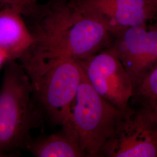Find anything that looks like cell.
<instances>
[{
    "mask_svg": "<svg viewBox=\"0 0 157 157\" xmlns=\"http://www.w3.org/2000/svg\"><path fill=\"white\" fill-rule=\"evenodd\" d=\"M32 34L33 44L19 59L28 74L57 59L84 60L113 41L106 19L78 0L52 10Z\"/></svg>",
    "mask_w": 157,
    "mask_h": 157,
    "instance_id": "cell-1",
    "label": "cell"
},
{
    "mask_svg": "<svg viewBox=\"0 0 157 157\" xmlns=\"http://www.w3.org/2000/svg\"><path fill=\"white\" fill-rule=\"evenodd\" d=\"M43 116L28 75L17 61H6L0 90V157L26 146Z\"/></svg>",
    "mask_w": 157,
    "mask_h": 157,
    "instance_id": "cell-2",
    "label": "cell"
},
{
    "mask_svg": "<svg viewBox=\"0 0 157 157\" xmlns=\"http://www.w3.org/2000/svg\"><path fill=\"white\" fill-rule=\"evenodd\" d=\"M122 111L99 95L83 72L68 119L86 157H100Z\"/></svg>",
    "mask_w": 157,
    "mask_h": 157,
    "instance_id": "cell-3",
    "label": "cell"
},
{
    "mask_svg": "<svg viewBox=\"0 0 157 157\" xmlns=\"http://www.w3.org/2000/svg\"><path fill=\"white\" fill-rule=\"evenodd\" d=\"M82 73L78 61L61 59L28 75L40 109L53 124L61 126L67 121Z\"/></svg>",
    "mask_w": 157,
    "mask_h": 157,
    "instance_id": "cell-4",
    "label": "cell"
},
{
    "mask_svg": "<svg viewBox=\"0 0 157 157\" xmlns=\"http://www.w3.org/2000/svg\"><path fill=\"white\" fill-rule=\"evenodd\" d=\"M100 157H157V124L151 109L124 110Z\"/></svg>",
    "mask_w": 157,
    "mask_h": 157,
    "instance_id": "cell-5",
    "label": "cell"
},
{
    "mask_svg": "<svg viewBox=\"0 0 157 157\" xmlns=\"http://www.w3.org/2000/svg\"><path fill=\"white\" fill-rule=\"evenodd\" d=\"M78 62L85 77L99 95L122 111L129 108L134 86L112 45Z\"/></svg>",
    "mask_w": 157,
    "mask_h": 157,
    "instance_id": "cell-6",
    "label": "cell"
},
{
    "mask_svg": "<svg viewBox=\"0 0 157 157\" xmlns=\"http://www.w3.org/2000/svg\"><path fill=\"white\" fill-rule=\"evenodd\" d=\"M112 45L135 89L157 65V28L144 25L125 29L113 36Z\"/></svg>",
    "mask_w": 157,
    "mask_h": 157,
    "instance_id": "cell-7",
    "label": "cell"
},
{
    "mask_svg": "<svg viewBox=\"0 0 157 157\" xmlns=\"http://www.w3.org/2000/svg\"><path fill=\"white\" fill-rule=\"evenodd\" d=\"M78 1L106 19L112 37L125 29L147 25L157 17V2L154 0Z\"/></svg>",
    "mask_w": 157,
    "mask_h": 157,
    "instance_id": "cell-8",
    "label": "cell"
},
{
    "mask_svg": "<svg viewBox=\"0 0 157 157\" xmlns=\"http://www.w3.org/2000/svg\"><path fill=\"white\" fill-rule=\"evenodd\" d=\"M21 14V11L10 6L0 11V49L6 53L8 61L19 60L34 41Z\"/></svg>",
    "mask_w": 157,
    "mask_h": 157,
    "instance_id": "cell-9",
    "label": "cell"
},
{
    "mask_svg": "<svg viewBox=\"0 0 157 157\" xmlns=\"http://www.w3.org/2000/svg\"><path fill=\"white\" fill-rule=\"evenodd\" d=\"M55 133L28 141L29 150L37 157H83L84 152L69 119Z\"/></svg>",
    "mask_w": 157,
    "mask_h": 157,
    "instance_id": "cell-10",
    "label": "cell"
},
{
    "mask_svg": "<svg viewBox=\"0 0 157 157\" xmlns=\"http://www.w3.org/2000/svg\"><path fill=\"white\" fill-rule=\"evenodd\" d=\"M140 101L142 107L152 110L157 106V65L146 75L134 89L133 97Z\"/></svg>",
    "mask_w": 157,
    "mask_h": 157,
    "instance_id": "cell-11",
    "label": "cell"
},
{
    "mask_svg": "<svg viewBox=\"0 0 157 157\" xmlns=\"http://www.w3.org/2000/svg\"><path fill=\"white\" fill-rule=\"evenodd\" d=\"M37 1L38 0H9L8 5L22 11L23 10L33 6Z\"/></svg>",
    "mask_w": 157,
    "mask_h": 157,
    "instance_id": "cell-12",
    "label": "cell"
},
{
    "mask_svg": "<svg viewBox=\"0 0 157 157\" xmlns=\"http://www.w3.org/2000/svg\"><path fill=\"white\" fill-rule=\"evenodd\" d=\"M8 61V57L6 53L0 49V69L1 67Z\"/></svg>",
    "mask_w": 157,
    "mask_h": 157,
    "instance_id": "cell-13",
    "label": "cell"
},
{
    "mask_svg": "<svg viewBox=\"0 0 157 157\" xmlns=\"http://www.w3.org/2000/svg\"><path fill=\"white\" fill-rule=\"evenodd\" d=\"M153 112H154V116H155V121H156V122L157 124V107H155L154 109L152 110Z\"/></svg>",
    "mask_w": 157,
    "mask_h": 157,
    "instance_id": "cell-14",
    "label": "cell"
},
{
    "mask_svg": "<svg viewBox=\"0 0 157 157\" xmlns=\"http://www.w3.org/2000/svg\"><path fill=\"white\" fill-rule=\"evenodd\" d=\"M8 1H9V0H0V4L8 5Z\"/></svg>",
    "mask_w": 157,
    "mask_h": 157,
    "instance_id": "cell-15",
    "label": "cell"
},
{
    "mask_svg": "<svg viewBox=\"0 0 157 157\" xmlns=\"http://www.w3.org/2000/svg\"><path fill=\"white\" fill-rule=\"evenodd\" d=\"M152 26H154V27H156V28H157V21H156V22H155V23L154 24V25H153Z\"/></svg>",
    "mask_w": 157,
    "mask_h": 157,
    "instance_id": "cell-16",
    "label": "cell"
},
{
    "mask_svg": "<svg viewBox=\"0 0 157 157\" xmlns=\"http://www.w3.org/2000/svg\"><path fill=\"white\" fill-rule=\"evenodd\" d=\"M154 1H156V2H157V0H154Z\"/></svg>",
    "mask_w": 157,
    "mask_h": 157,
    "instance_id": "cell-17",
    "label": "cell"
}]
</instances>
